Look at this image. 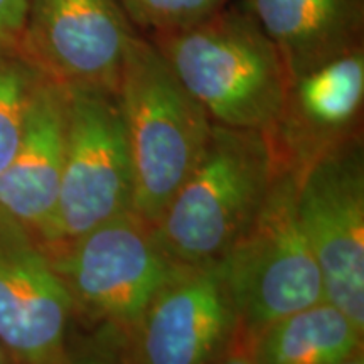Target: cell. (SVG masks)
Returning a JSON list of instances; mask_svg holds the SVG:
<instances>
[{"label": "cell", "mask_w": 364, "mask_h": 364, "mask_svg": "<svg viewBox=\"0 0 364 364\" xmlns=\"http://www.w3.org/2000/svg\"><path fill=\"white\" fill-rule=\"evenodd\" d=\"M150 41L213 124L267 132L280 117L289 76L277 48L245 7L226 6Z\"/></svg>", "instance_id": "obj_1"}, {"label": "cell", "mask_w": 364, "mask_h": 364, "mask_svg": "<svg viewBox=\"0 0 364 364\" xmlns=\"http://www.w3.org/2000/svg\"><path fill=\"white\" fill-rule=\"evenodd\" d=\"M279 174L262 130L213 124L201 159L156 225L172 260L211 265L248 230Z\"/></svg>", "instance_id": "obj_2"}, {"label": "cell", "mask_w": 364, "mask_h": 364, "mask_svg": "<svg viewBox=\"0 0 364 364\" xmlns=\"http://www.w3.org/2000/svg\"><path fill=\"white\" fill-rule=\"evenodd\" d=\"M117 98L134 162V211L156 228L201 159L213 122L139 34L127 49Z\"/></svg>", "instance_id": "obj_3"}, {"label": "cell", "mask_w": 364, "mask_h": 364, "mask_svg": "<svg viewBox=\"0 0 364 364\" xmlns=\"http://www.w3.org/2000/svg\"><path fill=\"white\" fill-rule=\"evenodd\" d=\"M46 248L75 317L97 326L100 338L120 346L181 265L164 250L156 228L135 211Z\"/></svg>", "instance_id": "obj_4"}, {"label": "cell", "mask_w": 364, "mask_h": 364, "mask_svg": "<svg viewBox=\"0 0 364 364\" xmlns=\"http://www.w3.org/2000/svg\"><path fill=\"white\" fill-rule=\"evenodd\" d=\"M299 181L295 172L279 169L260 213L220 262L247 332L326 299L321 270L299 223Z\"/></svg>", "instance_id": "obj_5"}, {"label": "cell", "mask_w": 364, "mask_h": 364, "mask_svg": "<svg viewBox=\"0 0 364 364\" xmlns=\"http://www.w3.org/2000/svg\"><path fill=\"white\" fill-rule=\"evenodd\" d=\"M66 91L65 164L44 247L65 243L134 211V162L117 93Z\"/></svg>", "instance_id": "obj_6"}, {"label": "cell", "mask_w": 364, "mask_h": 364, "mask_svg": "<svg viewBox=\"0 0 364 364\" xmlns=\"http://www.w3.org/2000/svg\"><path fill=\"white\" fill-rule=\"evenodd\" d=\"M297 215L326 300L364 331L363 135L321 156L299 181Z\"/></svg>", "instance_id": "obj_7"}, {"label": "cell", "mask_w": 364, "mask_h": 364, "mask_svg": "<svg viewBox=\"0 0 364 364\" xmlns=\"http://www.w3.org/2000/svg\"><path fill=\"white\" fill-rule=\"evenodd\" d=\"M135 36L118 0H27L17 51L63 88L117 93Z\"/></svg>", "instance_id": "obj_8"}, {"label": "cell", "mask_w": 364, "mask_h": 364, "mask_svg": "<svg viewBox=\"0 0 364 364\" xmlns=\"http://www.w3.org/2000/svg\"><path fill=\"white\" fill-rule=\"evenodd\" d=\"M241 327L220 263H181L120 348L127 364H206Z\"/></svg>", "instance_id": "obj_9"}, {"label": "cell", "mask_w": 364, "mask_h": 364, "mask_svg": "<svg viewBox=\"0 0 364 364\" xmlns=\"http://www.w3.org/2000/svg\"><path fill=\"white\" fill-rule=\"evenodd\" d=\"M75 314L48 248L0 209V346L12 364H61Z\"/></svg>", "instance_id": "obj_10"}, {"label": "cell", "mask_w": 364, "mask_h": 364, "mask_svg": "<svg viewBox=\"0 0 364 364\" xmlns=\"http://www.w3.org/2000/svg\"><path fill=\"white\" fill-rule=\"evenodd\" d=\"M363 48L289 83L280 117L265 134L279 169L302 176L318 157L361 134Z\"/></svg>", "instance_id": "obj_11"}, {"label": "cell", "mask_w": 364, "mask_h": 364, "mask_svg": "<svg viewBox=\"0 0 364 364\" xmlns=\"http://www.w3.org/2000/svg\"><path fill=\"white\" fill-rule=\"evenodd\" d=\"M68 124V91L44 78L36 90L16 156L0 174V209L43 241L61 188Z\"/></svg>", "instance_id": "obj_12"}, {"label": "cell", "mask_w": 364, "mask_h": 364, "mask_svg": "<svg viewBox=\"0 0 364 364\" xmlns=\"http://www.w3.org/2000/svg\"><path fill=\"white\" fill-rule=\"evenodd\" d=\"M243 7L279 51L289 83L363 48L364 0H245Z\"/></svg>", "instance_id": "obj_13"}, {"label": "cell", "mask_w": 364, "mask_h": 364, "mask_svg": "<svg viewBox=\"0 0 364 364\" xmlns=\"http://www.w3.org/2000/svg\"><path fill=\"white\" fill-rule=\"evenodd\" d=\"M248 336L255 364H338L364 351V331L326 299Z\"/></svg>", "instance_id": "obj_14"}, {"label": "cell", "mask_w": 364, "mask_h": 364, "mask_svg": "<svg viewBox=\"0 0 364 364\" xmlns=\"http://www.w3.org/2000/svg\"><path fill=\"white\" fill-rule=\"evenodd\" d=\"M43 80L17 49L0 46V174L19 149L31 103Z\"/></svg>", "instance_id": "obj_15"}, {"label": "cell", "mask_w": 364, "mask_h": 364, "mask_svg": "<svg viewBox=\"0 0 364 364\" xmlns=\"http://www.w3.org/2000/svg\"><path fill=\"white\" fill-rule=\"evenodd\" d=\"M134 26L150 34L179 31L225 9L230 0H118Z\"/></svg>", "instance_id": "obj_16"}, {"label": "cell", "mask_w": 364, "mask_h": 364, "mask_svg": "<svg viewBox=\"0 0 364 364\" xmlns=\"http://www.w3.org/2000/svg\"><path fill=\"white\" fill-rule=\"evenodd\" d=\"M61 364H127L124 354H122L120 344L115 341L100 338L90 344H83L80 348H75L71 344L68 346L66 358Z\"/></svg>", "instance_id": "obj_17"}, {"label": "cell", "mask_w": 364, "mask_h": 364, "mask_svg": "<svg viewBox=\"0 0 364 364\" xmlns=\"http://www.w3.org/2000/svg\"><path fill=\"white\" fill-rule=\"evenodd\" d=\"M27 0H0V46L19 49Z\"/></svg>", "instance_id": "obj_18"}, {"label": "cell", "mask_w": 364, "mask_h": 364, "mask_svg": "<svg viewBox=\"0 0 364 364\" xmlns=\"http://www.w3.org/2000/svg\"><path fill=\"white\" fill-rule=\"evenodd\" d=\"M206 364H255L248 332L241 327L233 343Z\"/></svg>", "instance_id": "obj_19"}, {"label": "cell", "mask_w": 364, "mask_h": 364, "mask_svg": "<svg viewBox=\"0 0 364 364\" xmlns=\"http://www.w3.org/2000/svg\"><path fill=\"white\" fill-rule=\"evenodd\" d=\"M338 364H364V351H359L356 354H353L351 358L344 359V361H341Z\"/></svg>", "instance_id": "obj_20"}, {"label": "cell", "mask_w": 364, "mask_h": 364, "mask_svg": "<svg viewBox=\"0 0 364 364\" xmlns=\"http://www.w3.org/2000/svg\"><path fill=\"white\" fill-rule=\"evenodd\" d=\"M0 364H12L11 359H9V356H7V353L4 351L2 346H0Z\"/></svg>", "instance_id": "obj_21"}]
</instances>
